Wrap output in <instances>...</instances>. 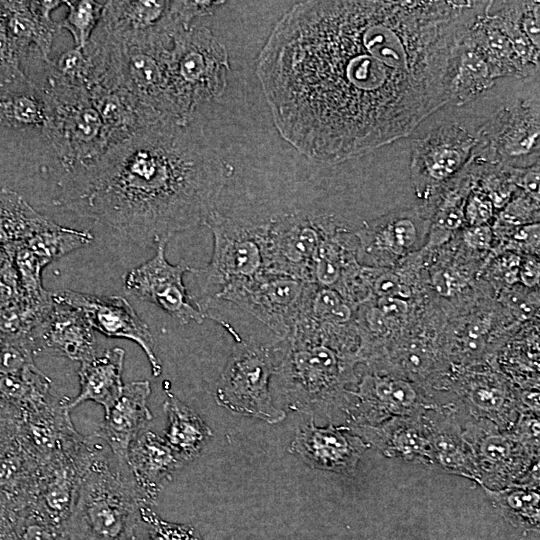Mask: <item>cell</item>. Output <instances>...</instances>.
<instances>
[{"instance_id":"obj_2","label":"cell","mask_w":540,"mask_h":540,"mask_svg":"<svg viewBox=\"0 0 540 540\" xmlns=\"http://www.w3.org/2000/svg\"><path fill=\"white\" fill-rule=\"evenodd\" d=\"M228 176L196 120L163 118L59 176L54 203L155 248L205 225Z\"/></svg>"},{"instance_id":"obj_19","label":"cell","mask_w":540,"mask_h":540,"mask_svg":"<svg viewBox=\"0 0 540 540\" xmlns=\"http://www.w3.org/2000/svg\"><path fill=\"white\" fill-rule=\"evenodd\" d=\"M55 300L78 309L94 331L110 338L135 342L145 353L153 376L162 372L161 361L155 353V342L148 325L131 304L121 296H103L70 289L52 292Z\"/></svg>"},{"instance_id":"obj_8","label":"cell","mask_w":540,"mask_h":540,"mask_svg":"<svg viewBox=\"0 0 540 540\" xmlns=\"http://www.w3.org/2000/svg\"><path fill=\"white\" fill-rule=\"evenodd\" d=\"M33 84L45 105L43 134L61 164L58 177L87 166L109 148L102 120L85 87L70 82L49 64L41 83Z\"/></svg>"},{"instance_id":"obj_35","label":"cell","mask_w":540,"mask_h":540,"mask_svg":"<svg viewBox=\"0 0 540 540\" xmlns=\"http://www.w3.org/2000/svg\"><path fill=\"white\" fill-rule=\"evenodd\" d=\"M539 480L512 484L498 490L484 489L494 508L512 525L539 529Z\"/></svg>"},{"instance_id":"obj_18","label":"cell","mask_w":540,"mask_h":540,"mask_svg":"<svg viewBox=\"0 0 540 540\" xmlns=\"http://www.w3.org/2000/svg\"><path fill=\"white\" fill-rule=\"evenodd\" d=\"M103 450L92 436L81 435L40 464L34 504L54 523L64 526L82 477Z\"/></svg>"},{"instance_id":"obj_47","label":"cell","mask_w":540,"mask_h":540,"mask_svg":"<svg viewBox=\"0 0 540 540\" xmlns=\"http://www.w3.org/2000/svg\"><path fill=\"white\" fill-rule=\"evenodd\" d=\"M462 239L464 244L472 250L486 251L493 243L494 232L489 224L467 226L462 231Z\"/></svg>"},{"instance_id":"obj_23","label":"cell","mask_w":540,"mask_h":540,"mask_svg":"<svg viewBox=\"0 0 540 540\" xmlns=\"http://www.w3.org/2000/svg\"><path fill=\"white\" fill-rule=\"evenodd\" d=\"M35 354L50 352L84 362L96 356L95 331L76 308L55 300L29 333Z\"/></svg>"},{"instance_id":"obj_52","label":"cell","mask_w":540,"mask_h":540,"mask_svg":"<svg viewBox=\"0 0 540 540\" xmlns=\"http://www.w3.org/2000/svg\"><path fill=\"white\" fill-rule=\"evenodd\" d=\"M519 281L527 287H535L539 284V261L535 256H527L521 260Z\"/></svg>"},{"instance_id":"obj_13","label":"cell","mask_w":540,"mask_h":540,"mask_svg":"<svg viewBox=\"0 0 540 540\" xmlns=\"http://www.w3.org/2000/svg\"><path fill=\"white\" fill-rule=\"evenodd\" d=\"M437 406L431 394L418 384L368 367L350 391L342 414L344 426L355 430L393 417L421 415Z\"/></svg>"},{"instance_id":"obj_29","label":"cell","mask_w":540,"mask_h":540,"mask_svg":"<svg viewBox=\"0 0 540 540\" xmlns=\"http://www.w3.org/2000/svg\"><path fill=\"white\" fill-rule=\"evenodd\" d=\"M429 430L434 467L478 483L472 450L460 422L448 405H439L423 413Z\"/></svg>"},{"instance_id":"obj_46","label":"cell","mask_w":540,"mask_h":540,"mask_svg":"<svg viewBox=\"0 0 540 540\" xmlns=\"http://www.w3.org/2000/svg\"><path fill=\"white\" fill-rule=\"evenodd\" d=\"M372 288L379 297L406 298L410 295V289L400 281V277L391 273L379 275L373 280Z\"/></svg>"},{"instance_id":"obj_1","label":"cell","mask_w":540,"mask_h":540,"mask_svg":"<svg viewBox=\"0 0 540 540\" xmlns=\"http://www.w3.org/2000/svg\"><path fill=\"white\" fill-rule=\"evenodd\" d=\"M486 3H296L255 70L279 134L327 165L407 138L451 101L460 43Z\"/></svg>"},{"instance_id":"obj_9","label":"cell","mask_w":540,"mask_h":540,"mask_svg":"<svg viewBox=\"0 0 540 540\" xmlns=\"http://www.w3.org/2000/svg\"><path fill=\"white\" fill-rule=\"evenodd\" d=\"M230 70L226 47L205 26L194 23L179 32L170 49L172 90L179 119L191 122L217 100Z\"/></svg>"},{"instance_id":"obj_34","label":"cell","mask_w":540,"mask_h":540,"mask_svg":"<svg viewBox=\"0 0 540 540\" xmlns=\"http://www.w3.org/2000/svg\"><path fill=\"white\" fill-rule=\"evenodd\" d=\"M55 222L31 207L16 192L0 188V247L22 241Z\"/></svg>"},{"instance_id":"obj_7","label":"cell","mask_w":540,"mask_h":540,"mask_svg":"<svg viewBox=\"0 0 540 540\" xmlns=\"http://www.w3.org/2000/svg\"><path fill=\"white\" fill-rule=\"evenodd\" d=\"M213 235L210 261L190 268L187 287L202 313L233 288L267 272L265 242L268 219L255 221L225 216L215 210L205 223ZM204 316V315H203Z\"/></svg>"},{"instance_id":"obj_4","label":"cell","mask_w":540,"mask_h":540,"mask_svg":"<svg viewBox=\"0 0 540 540\" xmlns=\"http://www.w3.org/2000/svg\"><path fill=\"white\" fill-rule=\"evenodd\" d=\"M490 105L489 90L462 105L447 103L407 137L410 180L417 200L433 202L447 182L470 162L480 144Z\"/></svg>"},{"instance_id":"obj_49","label":"cell","mask_w":540,"mask_h":540,"mask_svg":"<svg viewBox=\"0 0 540 540\" xmlns=\"http://www.w3.org/2000/svg\"><path fill=\"white\" fill-rule=\"evenodd\" d=\"M520 264L521 258L518 254L507 253L497 259L493 273L505 284L513 285L519 281Z\"/></svg>"},{"instance_id":"obj_38","label":"cell","mask_w":540,"mask_h":540,"mask_svg":"<svg viewBox=\"0 0 540 540\" xmlns=\"http://www.w3.org/2000/svg\"><path fill=\"white\" fill-rule=\"evenodd\" d=\"M68 7L61 29L71 34L76 48L84 49L98 26L105 1L73 0L64 1Z\"/></svg>"},{"instance_id":"obj_53","label":"cell","mask_w":540,"mask_h":540,"mask_svg":"<svg viewBox=\"0 0 540 540\" xmlns=\"http://www.w3.org/2000/svg\"><path fill=\"white\" fill-rule=\"evenodd\" d=\"M134 540H149V539H148V535L147 537L141 536L140 531H139L138 535L136 536Z\"/></svg>"},{"instance_id":"obj_22","label":"cell","mask_w":540,"mask_h":540,"mask_svg":"<svg viewBox=\"0 0 540 540\" xmlns=\"http://www.w3.org/2000/svg\"><path fill=\"white\" fill-rule=\"evenodd\" d=\"M94 239L89 231L56 224L13 243L14 262L26 296L43 298L49 294L43 287L42 272L51 262L85 246Z\"/></svg>"},{"instance_id":"obj_44","label":"cell","mask_w":540,"mask_h":540,"mask_svg":"<svg viewBox=\"0 0 540 540\" xmlns=\"http://www.w3.org/2000/svg\"><path fill=\"white\" fill-rule=\"evenodd\" d=\"M494 206L488 195L475 186L467 196L464 206V221L467 226L488 224L495 216Z\"/></svg>"},{"instance_id":"obj_43","label":"cell","mask_w":540,"mask_h":540,"mask_svg":"<svg viewBox=\"0 0 540 540\" xmlns=\"http://www.w3.org/2000/svg\"><path fill=\"white\" fill-rule=\"evenodd\" d=\"M140 517L149 540H202L193 526L163 520L150 506L141 507Z\"/></svg>"},{"instance_id":"obj_12","label":"cell","mask_w":540,"mask_h":540,"mask_svg":"<svg viewBox=\"0 0 540 540\" xmlns=\"http://www.w3.org/2000/svg\"><path fill=\"white\" fill-rule=\"evenodd\" d=\"M344 222L327 212L295 210L268 219L267 272L310 283V269L323 240Z\"/></svg>"},{"instance_id":"obj_33","label":"cell","mask_w":540,"mask_h":540,"mask_svg":"<svg viewBox=\"0 0 540 540\" xmlns=\"http://www.w3.org/2000/svg\"><path fill=\"white\" fill-rule=\"evenodd\" d=\"M497 79L487 55L468 30L458 49L449 103L462 105L470 102L490 89Z\"/></svg>"},{"instance_id":"obj_48","label":"cell","mask_w":540,"mask_h":540,"mask_svg":"<svg viewBox=\"0 0 540 540\" xmlns=\"http://www.w3.org/2000/svg\"><path fill=\"white\" fill-rule=\"evenodd\" d=\"M540 4L538 1H525L521 16V27L532 42L540 49V29H539Z\"/></svg>"},{"instance_id":"obj_28","label":"cell","mask_w":540,"mask_h":540,"mask_svg":"<svg viewBox=\"0 0 540 540\" xmlns=\"http://www.w3.org/2000/svg\"><path fill=\"white\" fill-rule=\"evenodd\" d=\"M351 431L387 457L434 467L429 430L423 414L393 417L376 426Z\"/></svg>"},{"instance_id":"obj_11","label":"cell","mask_w":540,"mask_h":540,"mask_svg":"<svg viewBox=\"0 0 540 540\" xmlns=\"http://www.w3.org/2000/svg\"><path fill=\"white\" fill-rule=\"evenodd\" d=\"M311 283L265 272L252 281L231 289L202 314L236 307L262 323L275 339L286 337L303 311Z\"/></svg>"},{"instance_id":"obj_39","label":"cell","mask_w":540,"mask_h":540,"mask_svg":"<svg viewBox=\"0 0 540 540\" xmlns=\"http://www.w3.org/2000/svg\"><path fill=\"white\" fill-rule=\"evenodd\" d=\"M23 60L0 14V96L28 88L32 84L22 68Z\"/></svg>"},{"instance_id":"obj_16","label":"cell","mask_w":540,"mask_h":540,"mask_svg":"<svg viewBox=\"0 0 540 540\" xmlns=\"http://www.w3.org/2000/svg\"><path fill=\"white\" fill-rule=\"evenodd\" d=\"M39 462L21 430V410L0 399V512L34 503Z\"/></svg>"},{"instance_id":"obj_32","label":"cell","mask_w":540,"mask_h":540,"mask_svg":"<svg viewBox=\"0 0 540 540\" xmlns=\"http://www.w3.org/2000/svg\"><path fill=\"white\" fill-rule=\"evenodd\" d=\"M165 393L163 410L168 426L164 439L187 464L200 455L213 432L195 411L169 389H165Z\"/></svg>"},{"instance_id":"obj_6","label":"cell","mask_w":540,"mask_h":540,"mask_svg":"<svg viewBox=\"0 0 540 540\" xmlns=\"http://www.w3.org/2000/svg\"><path fill=\"white\" fill-rule=\"evenodd\" d=\"M490 92V110L472 159L512 168L539 163V76L499 78Z\"/></svg>"},{"instance_id":"obj_21","label":"cell","mask_w":540,"mask_h":540,"mask_svg":"<svg viewBox=\"0 0 540 540\" xmlns=\"http://www.w3.org/2000/svg\"><path fill=\"white\" fill-rule=\"evenodd\" d=\"M450 388L454 399L446 403L473 419L489 421L505 431L518 418V397L495 372H467Z\"/></svg>"},{"instance_id":"obj_10","label":"cell","mask_w":540,"mask_h":540,"mask_svg":"<svg viewBox=\"0 0 540 540\" xmlns=\"http://www.w3.org/2000/svg\"><path fill=\"white\" fill-rule=\"evenodd\" d=\"M273 342V341H272ZM272 342H236L221 373L216 403L237 414L277 424L286 417L272 395L275 357Z\"/></svg>"},{"instance_id":"obj_42","label":"cell","mask_w":540,"mask_h":540,"mask_svg":"<svg viewBox=\"0 0 540 540\" xmlns=\"http://www.w3.org/2000/svg\"><path fill=\"white\" fill-rule=\"evenodd\" d=\"M47 64V63H46ZM58 74L70 82L89 87L93 77V64L84 49L72 48L48 63Z\"/></svg>"},{"instance_id":"obj_36","label":"cell","mask_w":540,"mask_h":540,"mask_svg":"<svg viewBox=\"0 0 540 540\" xmlns=\"http://www.w3.org/2000/svg\"><path fill=\"white\" fill-rule=\"evenodd\" d=\"M0 540H68L64 527L50 520L34 503L0 512Z\"/></svg>"},{"instance_id":"obj_51","label":"cell","mask_w":540,"mask_h":540,"mask_svg":"<svg viewBox=\"0 0 540 540\" xmlns=\"http://www.w3.org/2000/svg\"><path fill=\"white\" fill-rule=\"evenodd\" d=\"M377 307L391 323L404 319L409 309L407 301L398 297H379Z\"/></svg>"},{"instance_id":"obj_17","label":"cell","mask_w":540,"mask_h":540,"mask_svg":"<svg viewBox=\"0 0 540 540\" xmlns=\"http://www.w3.org/2000/svg\"><path fill=\"white\" fill-rule=\"evenodd\" d=\"M167 241L160 242L152 258L130 270L124 288L138 299L155 304L179 323H202L205 319L193 304L183 278L190 270L185 262L173 265L165 256Z\"/></svg>"},{"instance_id":"obj_50","label":"cell","mask_w":540,"mask_h":540,"mask_svg":"<svg viewBox=\"0 0 540 540\" xmlns=\"http://www.w3.org/2000/svg\"><path fill=\"white\" fill-rule=\"evenodd\" d=\"M432 284L439 294L451 296L459 291L465 282L457 272L438 270L432 276Z\"/></svg>"},{"instance_id":"obj_54","label":"cell","mask_w":540,"mask_h":540,"mask_svg":"<svg viewBox=\"0 0 540 540\" xmlns=\"http://www.w3.org/2000/svg\"><path fill=\"white\" fill-rule=\"evenodd\" d=\"M230 540H233V539H230Z\"/></svg>"},{"instance_id":"obj_30","label":"cell","mask_w":540,"mask_h":540,"mask_svg":"<svg viewBox=\"0 0 540 540\" xmlns=\"http://www.w3.org/2000/svg\"><path fill=\"white\" fill-rule=\"evenodd\" d=\"M88 92L102 120L109 147L127 139L140 128L163 119L143 106L124 87L95 85Z\"/></svg>"},{"instance_id":"obj_26","label":"cell","mask_w":540,"mask_h":540,"mask_svg":"<svg viewBox=\"0 0 540 540\" xmlns=\"http://www.w3.org/2000/svg\"><path fill=\"white\" fill-rule=\"evenodd\" d=\"M127 464L140 497L151 507L174 473L186 462L164 438L144 430L131 443Z\"/></svg>"},{"instance_id":"obj_45","label":"cell","mask_w":540,"mask_h":540,"mask_svg":"<svg viewBox=\"0 0 540 540\" xmlns=\"http://www.w3.org/2000/svg\"><path fill=\"white\" fill-rule=\"evenodd\" d=\"M510 175L518 189L539 201V163L527 168L510 167Z\"/></svg>"},{"instance_id":"obj_31","label":"cell","mask_w":540,"mask_h":540,"mask_svg":"<svg viewBox=\"0 0 540 540\" xmlns=\"http://www.w3.org/2000/svg\"><path fill=\"white\" fill-rule=\"evenodd\" d=\"M125 351L120 347L106 350L80 363L78 376L80 391L74 398L66 397V406L71 411L86 401H93L104 408L105 414L120 397L124 384L122 371Z\"/></svg>"},{"instance_id":"obj_25","label":"cell","mask_w":540,"mask_h":540,"mask_svg":"<svg viewBox=\"0 0 540 540\" xmlns=\"http://www.w3.org/2000/svg\"><path fill=\"white\" fill-rule=\"evenodd\" d=\"M64 5V1H0V14L8 35L25 59L31 47L37 48L45 63H50V52L60 22L54 21L52 12Z\"/></svg>"},{"instance_id":"obj_3","label":"cell","mask_w":540,"mask_h":540,"mask_svg":"<svg viewBox=\"0 0 540 540\" xmlns=\"http://www.w3.org/2000/svg\"><path fill=\"white\" fill-rule=\"evenodd\" d=\"M272 345V395L291 411L324 415L333 423L359 379L356 367L362 360L355 323L330 326L300 319Z\"/></svg>"},{"instance_id":"obj_5","label":"cell","mask_w":540,"mask_h":540,"mask_svg":"<svg viewBox=\"0 0 540 540\" xmlns=\"http://www.w3.org/2000/svg\"><path fill=\"white\" fill-rule=\"evenodd\" d=\"M143 505L128 465L104 448L82 477L63 527L68 540H134Z\"/></svg>"},{"instance_id":"obj_27","label":"cell","mask_w":540,"mask_h":540,"mask_svg":"<svg viewBox=\"0 0 540 540\" xmlns=\"http://www.w3.org/2000/svg\"><path fill=\"white\" fill-rule=\"evenodd\" d=\"M19 408L23 436L39 465L80 435L72 423L66 397L50 395Z\"/></svg>"},{"instance_id":"obj_24","label":"cell","mask_w":540,"mask_h":540,"mask_svg":"<svg viewBox=\"0 0 540 540\" xmlns=\"http://www.w3.org/2000/svg\"><path fill=\"white\" fill-rule=\"evenodd\" d=\"M151 393L147 380L133 381L124 385L122 393L108 413L104 422L93 434L102 440L118 464L127 466L131 443L143 432L153 415L147 401Z\"/></svg>"},{"instance_id":"obj_41","label":"cell","mask_w":540,"mask_h":540,"mask_svg":"<svg viewBox=\"0 0 540 540\" xmlns=\"http://www.w3.org/2000/svg\"><path fill=\"white\" fill-rule=\"evenodd\" d=\"M538 222L539 201L517 188L498 214L495 227L507 229Z\"/></svg>"},{"instance_id":"obj_14","label":"cell","mask_w":540,"mask_h":540,"mask_svg":"<svg viewBox=\"0 0 540 540\" xmlns=\"http://www.w3.org/2000/svg\"><path fill=\"white\" fill-rule=\"evenodd\" d=\"M475 461L478 483L498 490L526 480L538 465V454L526 447L509 430H500L486 420L456 414Z\"/></svg>"},{"instance_id":"obj_37","label":"cell","mask_w":540,"mask_h":540,"mask_svg":"<svg viewBox=\"0 0 540 540\" xmlns=\"http://www.w3.org/2000/svg\"><path fill=\"white\" fill-rule=\"evenodd\" d=\"M44 101L32 84L0 96V124L13 129L41 128L45 122Z\"/></svg>"},{"instance_id":"obj_15","label":"cell","mask_w":540,"mask_h":540,"mask_svg":"<svg viewBox=\"0 0 540 540\" xmlns=\"http://www.w3.org/2000/svg\"><path fill=\"white\" fill-rule=\"evenodd\" d=\"M433 208L419 201L364 220L354 230L358 263L376 266L418 250L427 243Z\"/></svg>"},{"instance_id":"obj_40","label":"cell","mask_w":540,"mask_h":540,"mask_svg":"<svg viewBox=\"0 0 540 540\" xmlns=\"http://www.w3.org/2000/svg\"><path fill=\"white\" fill-rule=\"evenodd\" d=\"M34 356L29 335L0 331V374L21 372L35 364Z\"/></svg>"},{"instance_id":"obj_20","label":"cell","mask_w":540,"mask_h":540,"mask_svg":"<svg viewBox=\"0 0 540 540\" xmlns=\"http://www.w3.org/2000/svg\"><path fill=\"white\" fill-rule=\"evenodd\" d=\"M369 447L349 427H320L310 417L297 426L289 451L312 469L351 476Z\"/></svg>"}]
</instances>
